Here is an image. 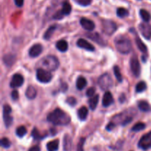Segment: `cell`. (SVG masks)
Listing matches in <instances>:
<instances>
[{
	"instance_id": "6da1fadb",
	"label": "cell",
	"mask_w": 151,
	"mask_h": 151,
	"mask_svg": "<svg viewBox=\"0 0 151 151\" xmlns=\"http://www.w3.org/2000/svg\"><path fill=\"white\" fill-rule=\"evenodd\" d=\"M47 119L49 122L55 125H66L71 121L69 115L60 109H55L49 114Z\"/></svg>"
},
{
	"instance_id": "7a4b0ae2",
	"label": "cell",
	"mask_w": 151,
	"mask_h": 151,
	"mask_svg": "<svg viewBox=\"0 0 151 151\" xmlns=\"http://www.w3.org/2000/svg\"><path fill=\"white\" fill-rule=\"evenodd\" d=\"M115 47L119 53L127 55L132 50V44L131 41L126 35H118L114 39Z\"/></svg>"
},
{
	"instance_id": "3957f363",
	"label": "cell",
	"mask_w": 151,
	"mask_h": 151,
	"mask_svg": "<svg viewBox=\"0 0 151 151\" xmlns=\"http://www.w3.org/2000/svg\"><path fill=\"white\" fill-rule=\"evenodd\" d=\"M41 64L46 70L52 72V71H55L59 67L60 63L58 59L55 56L47 55L41 60Z\"/></svg>"
},
{
	"instance_id": "277c9868",
	"label": "cell",
	"mask_w": 151,
	"mask_h": 151,
	"mask_svg": "<svg viewBox=\"0 0 151 151\" xmlns=\"http://www.w3.org/2000/svg\"><path fill=\"white\" fill-rule=\"evenodd\" d=\"M117 29V25L114 22L109 19H103L102 21V29L105 34L111 35L114 33Z\"/></svg>"
},
{
	"instance_id": "5b68a950",
	"label": "cell",
	"mask_w": 151,
	"mask_h": 151,
	"mask_svg": "<svg viewBox=\"0 0 151 151\" xmlns=\"http://www.w3.org/2000/svg\"><path fill=\"white\" fill-rule=\"evenodd\" d=\"M98 85L102 90L106 91L113 85V80L109 73H105L99 78Z\"/></svg>"
},
{
	"instance_id": "8992f818",
	"label": "cell",
	"mask_w": 151,
	"mask_h": 151,
	"mask_svg": "<svg viewBox=\"0 0 151 151\" xmlns=\"http://www.w3.org/2000/svg\"><path fill=\"white\" fill-rule=\"evenodd\" d=\"M36 78L40 83H47L52 79V75L50 71L44 69H38L36 71Z\"/></svg>"
},
{
	"instance_id": "52a82bcc",
	"label": "cell",
	"mask_w": 151,
	"mask_h": 151,
	"mask_svg": "<svg viewBox=\"0 0 151 151\" xmlns=\"http://www.w3.org/2000/svg\"><path fill=\"white\" fill-rule=\"evenodd\" d=\"M130 65H131V69L133 75L136 78H139L141 74V66H140L139 61L137 55H134L131 57V60H130Z\"/></svg>"
},
{
	"instance_id": "ba28073f",
	"label": "cell",
	"mask_w": 151,
	"mask_h": 151,
	"mask_svg": "<svg viewBox=\"0 0 151 151\" xmlns=\"http://www.w3.org/2000/svg\"><path fill=\"white\" fill-rule=\"evenodd\" d=\"M12 109L10 106L8 105H4L3 107V119H4V125L7 128H9L13 123V118L10 115Z\"/></svg>"
},
{
	"instance_id": "9c48e42d",
	"label": "cell",
	"mask_w": 151,
	"mask_h": 151,
	"mask_svg": "<svg viewBox=\"0 0 151 151\" xmlns=\"http://www.w3.org/2000/svg\"><path fill=\"white\" fill-rule=\"evenodd\" d=\"M138 147L144 150L151 148V131L145 134L138 143Z\"/></svg>"
},
{
	"instance_id": "30bf717a",
	"label": "cell",
	"mask_w": 151,
	"mask_h": 151,
	"mask_svg": "<svg viewBox=\"0 0 151 151\" xmlns=\"http://www.w3.org/2000/svg\"><path fill=\"white\" fill-rule=\"evenodd\" d=\"M139 29L141 32L142 35L146 38L149 40L151 38V26L147 24V22L142 23L139 25Z\"/></svg>"
},
{
	"instance_id": "8fae6325",
	"label": "cell",
	"mask_w": 151,
	"mask_h": 151,
	"mask_svg": "<svg viewBox=\"0 0 151 151\" xmlns=\"http://www.w3.org/2000/svg\"><path fill=\"white\" fill-rule=\"evenodd\" d=\"M24 83V78L20 74H14L10 81V86L11 88H17L20 87Z\"/></svg>"
},
{
	"instance_id": "7c38bea8",
	"label": "cell",
	"mask_w": 151,
	"mask_h": 151,
	"mask_svg": "<svg viewBox=\"0 0 151 151\" xmlns=\"http://www.w3.org/2000/svg\"><path fill=\"white\" fill-rule=\"evenodd\" d=\"M43 51V46L40 44H35L29 50V55L31 58H36L41 54Z\"/></svg>"
},
{
	"instance_id": "4fadbf2b",
	"label": "cell",
	"mask_w": 151,
	"mask_h": 151,
	"mask_svg": "<svg viewBox=\"0 0 151 151\" xmlns=\"http://www.w3.org/2000/svg\"><path fill=\"white\" fill-rule=\"evenodd\" d=\"M80 23H81V25L83 27V28H84L86 30L92 31L95 28L94 22L90 19H86V18H81Z\"/></svg>"
},
{
	"instance_id": "5bb4252c",
	"label": "cell",
	"mask_w": 151,
	"mask_h": 151,
	"mask_svg": "<svg viewBox=\"0 0 151 151\" xmlns=\"http://www.w3.org/2000/svg\"><path fill=\"white\" fill-rule=\"evenodd\" d=\"M77 46L80 48L84 49L86 50H88L90 52H94L95 50L94 46L91 44H90L88 41L86 40L83 39V38H80L78 41H77Z\"/></svg>"
},
{
	"instance_id": "9a60e30c",
	"label": "cell",
	"mask_w": 151,
	"mask_h": 151,
	"mask_svg": "<svg viewBox=\"0 0 151 151\" xmlns=\"http://www.w3.org/2000/svg\"><path fill=\"white\" fill-rule=\"evenodd\" d=\"M114 103V98L112 96L111 93L110 91H107L104 94L103 98V106L104 107H109L110 106L112 103Z\"/></svg>"
},
{
	"instance_id": "2e32d148",
	"label": "cell",
	"mask_w": 151,
	"mask_h": 151,
	"mask_svg": "<svg viewBox=\"0 0 151 151\" xmlns=\"http://www.w3.org/2000/svg\"><path fill=\"white\" fill-rule=\"evenodd\" d=\"M63 150L70 151L72 147V139L71 137L68 134H66L63 137Z\"/></svg>"
},
{
	"instance_id": "e0dca14e",
	"label": "cell",
	"mask_w": 151,
	"mask_h": 151,
	"mask_svg": "<svg viewBox=\"0 0 151 151\" xmlns=\"http://www.w3.org/2000/svg\"><path fill=\"white\" fill-rule=\"evenodd\" d=\"M3 61L7 66H13V63L16 61V55L13 54L4 55L3 57Z\"/></svg>"
},
{
	"instance_id": "ac0fdd59",
	"label": "cell",
	"mask_w": 151,
	"mask_h": 151,
	"mask_svg": "<svg viewBox=\"0 0 151 151\" xmlns=\"http://www.w3.org/2000/svg\"><path fill=\"white\" fill-rule=\"evenodd\" d=\"M86 36L88 38H89L90 39L92 40V41H95L97 44H101V45H105L103 38L98 33H97V32H95V33H88V35H86Z\"/></svg>"
},
{
	"instance_id": "d6986e66",
	"label": "cell",
	"mask_w": 151,
	"mask_h": 151,
	"mask_svg": "<svg viewBox=\"0 0 151 151\" xmlns=\"http://www.w3.org/2000/svg\"><path fill=\"white\" fill-rule=\"evenodd\" d=\"M25 95H26V97L29 100H33V99H35L37 95V91L35 87L32 86H29L26 90Z\"/></svg>"
},
{
	"instance_id": "ffe728a7",
	"label": "cell",
	"mask_w": 151,
	"mask_h": 151,
	"mask_svg": "<svg viewBox=\"0 0 151 151\" xmlns=\"http://www.w3.org/2000/svg\"><path fill=\"white\" fill-rule=\"evenodd\" d=\"M88 109H87L86 107H85V106H83V107H81V109H78V118L82 121H84L86 119L87 116H88Z\"/></svg>"
},
{
	"instance_id": "44dd1931",
	"label": "cell",
	"mask_w": 151,
	"mask_h": 151,
	"mask_svg": "<svg viewBox=\"0 0 151 151\" xmlns=\"http://www.w3.org/2000/svg\"><path fill=\"white\" fill-rule=\"evenodd\" d=\"M68 43L65 40H60L56 43V48L61 52H65L68 50Z\"/></svg>"
},
{
	"instance_id": "7402d4cb",
	"label": "cell",
	"mask_w": 151,
	"mask_h": 151,
	"mask_svg": "<svg viewBox=\"0 0 151 151\" xmlns=\"http://www.w3.org/2000/svg\"><path fill=\"white\" fill-rule=\"evenodd\" d=\"M136 43H137V45L138 47L139 50L142 52V53L144 54H147V47H146L145 44L143 43V41L140 39V38L139 36H137V35H136Z\"/></svg>"
},
{
	"instance_id": "603a6c76",
	"label": "cell",
	"mask_w": 151,
	"mask_h": 151,
	"mask_svg": "<svg viewBox=\"0 0 151 151\" xmlns=\"http://www.w3.org/2000/svg\"><path fill=\"white\" fill-rule=\"evenodd\" d=\"M87 85V81L84 77H79L76 81V87L78 90H83Z\"/></svg>"
},
{
	"instance_id": "cb8c5ba5",
	"label": "cell",
	"mask_w": 151,
	"mask_h": 151,
	"mask_svg": "<svg viewBox=\"0 0 151 151\" xmlns=\"http://www.w3.org/2000/svg\"><path fill=\"white\" fill-rule=\"evenodd\" d=\"M138 107L140 111L143 112H147L150 111L151 110V107L148 103L145 100H141L138 103Z\"/></svg>"
},
{
	"instance_id": "d4e9b609",
	"label": "cell",
	"mask_w": 151,
	"mask_h": 151,
	"mask_svg": "<svg viewBox=\"0 0 151 151\" xmlns=\"http://www.w3.org/2000/svg\"><path fill=\"white\" fill-rule=\"evenodd\" d=\"M99 102V95L98 94H96L94 97H91V99H89L88 100V105H89V108L91 110L94 111L95 110L96 108H97V104H98Z\"/></svg>"
},
{
	"instance_id": "484cf974",
	"label": "cell",
	"mask_w": 151,
	"mask_h": 151,
	"mask_svg": "<svg viewBox=\"0 0 151 151\" xmlns=\"http://www.w3.org/2000/svg\"><path fill=\"white\" fill-rule=\"evenodd\" d=\"M59 141L58 139L53 140L47 143V148L48 151H57L58 150Z\"/></svg>"
},
{
	"instance_id": "4316f807",
	"label": "cell",
	"mask_w": 151,
	"mask_h": 151,
	"mask_svg": "<svg viewBox=\"0 0 151 151\" xmlns=\"http://www.w3.org/2000/svg\"><path fill=\"white\" fill-rule=\"evenodd\" d=\"M60 10L64 16H68L72 12V6L68 1H64L62 4V8Z\"/></svg>"
},
{
	"instance_id": "83f0119b",
	"label": "cell",
	"mask_w": 151,
	"mask_h": 151,
	"mask_svg": "<svg viewBox=\"0 0 151 151\" xmlns=\"http://www.w3.org/2000/svg\"><path fill=\"white\" fill-rule=\"evenodd\" d=\"M56 27H57V26H56V25H52V26H50V27L47 29V31L45 32V33H44V39L50 40V38L52 37V34L54 33L55 30L56 29Z\"/></svg>"
},
{
	"instance_id": "f1b7e54d",
	"label": "cell",
	"mask_w": 151,
	"mask_h": 151,
	"mask_svg": "<svg viewBox=\"0 0 151 151\" xmlns=\"http://www.w3.org/2000/svg\"><path fill=\"white\" fill-rule=\"evenodd\" d=\"M139 14L141 18L142 19V20L145 22H148L150 19V14L149 12H147V10H145V9H141L139 11Z\"/></svg>"
},
{
	"instance_id": "f546056e",
	"label": "cell",
	"mask_w": 151,
	"mask_h": 151,
	"mask_svg": "<svg viewBox=\"0 0 151 151\" xmlns=\"http://www.w3.org/2000/svg\"><path fill=\"white\" fill-rule=\"evenodd\" d=\"M116 15L119 18H125L129 15V12L127 9L124 8V7H119L116 10Z\"/></svg>"
},
{
	"instance_id": "4dcf8cb0",
	"label": "cell",
	"mask_w": 151,
	"mask_h": 151,
	"mask_svg": "<svg viewBox=\"0 0 151 151\" xmlns=\"http://www.w3.org/2000/svg\"><path fill=\"white\" fill-rule=\"evenodd\" d=\"M146 88H147V84L144 81H141V82L138 83L136 86V91L137 93L143 92L144 91H145Z\"/></svg>"
},
{
	"instance_id": "1f68e13d",
	"label": "cell",
	"mask_w": 151,
	"mask_h": 151,
	"mask_svg": "<svg viewBox=\"0 0 151 151\" xmlns=\"http://www.w3.org/2000/svg\"><path fill=\"white\" fill-rule=\"evenodd\" d=\"M27 132V128L24 126H19V128H17L16 131V135L19 137H20V138L26 135Z\"/></svg>"
},
{
	"instance_id": "d6a6232c",
	"label": "cell",
	"mask_w": 151,
	"mask_h": 151,
	"mask_svg": "<svg viewBox=\"0 0 151 151\" xmlns=\"http://www.w3.org/2000/svg\"><path fill=\"white\" fill-rule=\"evenodd\" d=\"M145 127L146 125L145 123H143V122H138V123H137L136 125H134L133 126L131 131H134V132H138V131L144 130L145 128Z\"/></svg>"
},
{
	"instance_id": "836d02e7",
	"label": "cell",
	"mask_w": 151,
	"mask_h": 151,
	"mask_svg": "<svg viewBox=\"0 0 151 151\" xmlns=\"http://www.w3.org/2000/svg\"><path fill=\"white\" fill-rule=\"evenodd\" d=\"M31 135H32V137H33L34 139H35V140H41L46 137V136L41 135V134H40L39 131H38V129L35 128L32 130Z\"/></svg>"
},
{
	"instance_id": "e575fe53",
	"label": "cell",
	"mask_w": 151,
	"mask_h": 151,
	"mask_svg": "<svg viewBox=\"0 0 151 151\" xmlns=\"http://www.w3.org/2000/svg\"><path fill=\"white\" fill-rule=\"evenodd\" d=\"M114 72L115 77H116V78L117 79V81H119V83H122V74H121L120 69H119V66H115L114 67Z\"/></svg>"
},
{
	"instance_id": "d590c367",
	"label": "cell",
	"mask_w": 151,
	"mask_h": 151,
	"mask_svg": "<svg viewBox=\"0 0 151 151\" xmlns=\"http://www.w3.org/2000/svg\"><path fill=\"white\" fill-rule=\"evenodd\" d=\"M76 3H78L79 5L83 6V7H86V6L90 5L92 2V0H75Z\"/></svg>"
},
{
	"instance_id": "8d00e7d4",
	"label": "cell",
	"mask_w": 151,
	"mask_h": 151,
	"mask_svg": "<svg viewBox=\"0 0 151 151\" xmlns=\"http://www.w3.org/2000/svg\"><path fill=\"white\" fill-rule=\"evenodd\" d=\"M1 145L4 148H9L11 145V143H10V140L4 137V138H2L1 139Z\"/></svg>"
},
{
	"instance_id": "74e56055",
	"label": "cell",
	"mask_w": 151,
	"mask_h": 151,
	"mask_svg": "<svg viewBox=\"0 0 151 151\" xmlns=\"http://www.w3.org/2000/svg\"><path fill=\"white\" fill-rule=\"evenodd\" d=\"M96 89L94 87H91V88H88L86 91V96L88 97H94V94H95Z\"/></svg>"
},
{
	"instance_id": "f35d334b",
	"label": "cell",
	"mask_w": 151,
	"mask_h": 151,
	"mask_svg": "<svg viewBox=\"0 0 151 151\" xmlns=\"http://www.w3.org/2000/svg\"><path fill=\"white\" fill-rule=\"evenodd\" d=\"M66 103L69 105L70 106H75L77 103V100L73 97H68L66 100Z\"/></svg>"
},
{
	"instance_id": "ab89813d",
	"label": "cell",
	"mask_w": 151,
	"mask_h": 151,
	"mask_svg": "<svg viewBox=\"0 0 151 151\" xmlns=\"http://www.w3.org/2000/svg\"><path fill=\"white\" fill-rule=\"evenodd\" d=\"M63 16H64V15L62 13L61 10H60V11H58L57 13H55L54 16H53V19H56V20H58V19H63Z\"/></svg>"
},
{
	"instance_id": "60d3db41",
	"label": "cell",
	"mask_w": 151,
	"mask_h": 151,
	"mask_svg": "<svg viewBox=\"0 0 151 151\" xmlns=\"http://www.w3.org/2000/svg\"><path fill=\"white\" fill-rule=\"evenodd\" d=\"M84 142H85V139L84 138L81 139V140H80V142H79V144H78V151H83Z\"/></svg>"
},
{
	"instance_id": "b9f144b4",
	"label": "cell",
	"mask_w": 151,
	"mask_h": 151,
	"mask_svg": "<svg viewBox=\"0 0 151 151\" xmlns=\"http://www.w3.org/2000/svg\"><path fill=\"white\" fill-rule=\"evenodd\" d=\"M11 97L13 98V100H17L18 99H19V92H18L17 91H16V90H14V91H12V92H11Z\"/></svg>"
},
{
	"instance_id": "7bdbcfd3",
	"label": "cell",
	"mask_w": 151,
	"mask_h": 151,
	"mask_svg": "<svg viewBox=\"0 0 151 151\" xmlns=\"http://www.w3.org/2000/svg\"><path fill=\"white\" fill-rule=\"evenodd\" d=\"M115 126H116V125L114 124V122H109V123L108 124L107 126H106V130H107V131H112V130L114 128Z\"/></svg>"
},
{
	"instance_id": "ee69618b",
	"label": "cell",
	"mask_w": 151,
	"mask_h": 151,
	"mask_svg": "<svg viewBox=\"0 0 151 151\" xmlns=\"http://www.w3.org/2000/svg\"><path fill=\"white\" fill-rule=\"evenodd\" d=\"M24 1V0H14L15 4L19 7H21L23 6Z\"/></svg>"
},
{
	"instance_id": "f6af8a7d",
	"label": "cell",
	"mask_w": 151,
	"mask_h": 151,
	"mask_svg": "<svg viewBox=\"0 0 151 151\" xmlns=\"http://www.w3.org/2000/svg\"><path fill=\"white\" fill-rule=\"evenodd\" d=\"M28 151H41V149H40V147H38V146H33V147H30L29 148V150Z\"/></svg>"
},
{
	"instance_id": "bcb514c9",
	"label": "cell",
	"mask_w": 151,
	"mask_h": 151,
	"mask_svg": "<svg viewBox=\"0 0 151 151\" xmlns=\"http://www.w3.org/2000/svg\"><path fill=\"white\" fill-rule=\"evenodd\" d=\"M123 97H125V95H124V94H122V96H121L120 98H119V99H120V102H121V103H123V102L125 100V98L123 99Z\"/></svg>"
}]
</instances>
